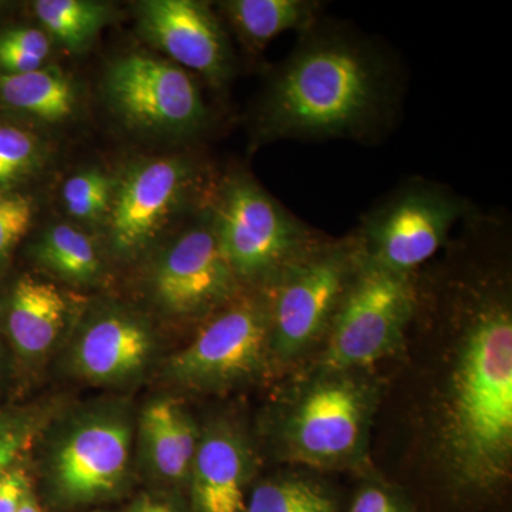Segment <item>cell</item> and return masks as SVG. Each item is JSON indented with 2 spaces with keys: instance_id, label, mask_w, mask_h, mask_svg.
Instances as JSON below:
<instances>
[{
  "instance_id": "1",
  "label": "cell",
  "mask_w": 512,
  "mask_h": 512,
  "mask_svg": "<svg viewBox=\"0 0 512 512\" xmlns=\"http://www.w3.org/2000/svg\"><path fill=\"white\" fill-rule=\"evenodd\" d=\"M402 86L382 43L318 20L269 74L252 116L255 144L376 140L392 130Z\"/></svg>"
},
{
  "instance_id": "2",
  "label": "cell",
  "mask_w": 512,
  "mask_h": 512,
  "mask_svg": "<svg viewBox=\"0 0 512 512\" xmlns=\"http://www.w3.org/2000/svg\"><path fill=\"white\" fill-rule=\"evenodd\" d=\"M464 309L463 342L447 414L450 460L461 480L500 483L512 454V316L503 289L480 288Z\"/></svg>"
},
{
  "instance_id": "3",
  "label": "cell",
  "mask_w": 512,
  "mask_h": 512,
  "mask_svg": "<svg viewBox=\"0 0 512 512\" xmlns=\"http://www.w3.org/2000/svg\"><path fill=\"white\" fill-rule=\"evenodd\" d=\"M210 210L222 252L239 284L248 288L271 285L325 239L244 170L231 171L215 184Z\"/></svg>"
},
{
  "instance_id": "4",
  "label": "cell",
  "mask_w": 512,
  "mask_h": 512,
  "mask_svg": "<svg viewBox=\"0 0 512 512\" xmlns=\"http://www.w3.org/2000/svg\"><path fill=\"white\" fill-rule=\"evenodd\" d=\"M133 414L127 404H93L53 430L43 461L47 485L59 503L109 500L126 487L133 466Z\"/></svg>"
},
{
  "instance_id": "5",
  "label": "cell",
  "mask_w": 512,
  "mask_h": 512,
  "mask_svg": "<svg viewBox=\"0 0 512 512\" xmlns=\"http://www.w3.org/2000/svg\"><path fill=\"white\" fill-rule=\"evenodd\" d=\"M473 210L450 188L413 178L363 215L355 237L369 261L396 274L414 276L446 247L453 229Z\"/></svg>"
},
{
  "instance_id": "6",
  "label": "cell",
  "mask_w": 512,
  "mask_h": 512,
  "mask_svg": "<svg viewBox=\"0 0 512 512\" xmlns=\"http://www.w3.org/2000/svg\"><path fill=\"white\" fill-rule=\"evenodd\" d=\"M414 276L400 275L363 256L330 320L322 365L349 373L392 355L416 313Z\"/></svg>"
},
{
  "instance_id": "7",
  "label": "cell",
  "mask_w": 512,
  "mask_h": 512,
  "mask_svg": "<svg viewBox=\"0 0 512 512\" xmlns=\"http://www.w3.org/2000/svg\"><path fill=\"white\" fill-rule=\"evenodd\" d=\"M363 252L355 234L323 239L286 266L271 285V349L293 357L326 333L359 269Z\"/></svg>"
},
{
  "instance_id": "8",
  "label": "cell",
  "mask_w": 512,
  "mask_h": 512,
  "mask_svg": "<svg viewBox=\"0 0 512 512\" xmlns=\"http://www.w3.org/2000/svg\"><path fill=\"white\" fill-rule=\"evenodd\" d=\"M269 349L271 296L268 288H251L210 316L190 345L168 359L164 376L184 389H228L258 375Z\"/></svg>"
},
{
  "instance_id": "9",
  "label": "cell",
  "mask_w": 512,
  "mask_h": 512,
  "mask_svg": "<svg viewBox=\"0 0 512 512\" xmlns=\"http://www.w3.org/2000/svg\"><path fill=\"white\" fill-rule=\"evenodd\" d=\"M241 289L215 234L210 205L157 249L144 275L151 308L170 322L210 318Z\"/></svg>"
},
{
  "instance_id": "10",
  "label": "cell",
  "mask_w": 512,
  "mask_h": 512,
  "mask_svg": "<svg viewBox=\"0 0 512 512\" xmlns=\"http://www.w3.org/2000/svg\"><path fill=\"white\" fill-rule=\"evenodd\" d=\"M214 188L207 184L202 165L190 157L148 158L131 165L116 180L104 224L111 254L120 259L140 256L185 208L207 207Z\"/></svg>"
},
{
  "instance_id": "11",
  "label": "cell",
  "mask_w": 512,
  "mask_h": 512,
  "mask_svg": "<svg viewBox=\"0 0 512 512\" xmlns=\"http://www.w3.org/2000/svg\"><path fill=\"white\" fill-rule=\"evenodd\" d=\"M104 99L123 124L138 133L191 138L210 124V110L190 73L168 59L130 53L110 64Z\"/></svg>"
},
{
  "instance_id": "12",
  "label": "cell",
  "mask_w": 512,
  "mask_h": 512,
  "mask_svg": "<svg viewBox=\"0 0 512 512\" xmlns=\"http://www.w3.org/2000/svg\"><path fill=\"white\" fill-rule=\"evenodd\" d=\"M373 393L348 373H328L293 406L284 426L289 456L315 467H336L359 456L366 441Z\"/></svg>"
},
{
  "instance_id": "13",
  "label": "cell",
  "mask_w": 512,
  "mask_h": 512,
  "mask_svg": "<svg viewBox=\"0 0 512 512\" xmlns=\"http://www.w3.org/2000/svg\"><path fill=\"white\" fill-rule=\"evenodd\" d=\"M157 352L150 320L119 302L84 312L67 348L70 372L94 386H126L147 372Z\"/></svg>"
},
{
  "instance_id": "14",
  "label": "cell",
  "mask_w": 512,
  "mask_h": 512,
  "mask_svg": "<svg viewBox=\"0 0 512 512\" xmlns=\"http://www.w3.org/2000/svg\"><path fill=\"white\" fill-rule=\"evenodd\" d=\"M137 30L168 60L197 73L214 89H225L237 62L227 30L211 6L198 0L136 3Z\"/></svg>"
},
{
  "instance_id": "15",
  "label": "cell",
  "mask_w": 512,
  "mask_h": 512,
  "mask_svg": "<svg viewBox=\"0 0 512 512\" xmlns=\"http://www.w3.org/2000/svg\"><path fill=\"white\" fill-rule=\"evenodd\" d=\"M251 471V448L237 427L228 421L205 427L188 478L195 510L245 512Z\"/></svg>"
},
{
  "instance_id": "16",
  "label": "cell",
  "mask_w": 512,
  "mask_h": 512,
  "mask_svg": "<svg viewBox=\"0 0 512 512\" xmlns=\"http://www.w3.org/2000/svg\"><path fill=\"white\" fill-rule=\"evenodd\" d=\"M5 335L16 355L37 363L56 348L69 322V302L57 286L23 275L2 301Z\"/></svg>"
},
{
  "instance_id": "17",
  "label": "cell",
  "mask_w": 512,
  "mask_h": 512,
  "mask_svg": "<svg viewBox=\"0 0 512 512\" xmlns=\"http://www.w3.org/2000/svg\"><path fill=\"white\" fill-rule=\"evenodd\" d=\"M138 440L144 466L158 480L183 483L200 441V429L187 409L173 397L151 400L138 419Z\"/></svg>"
},
{
  "instance_id": "18",
  "label": "cell",
  "mask_w": 512,
  "mask_h": 512,
  "mask_svg": "<svg viewBox=\"0 0 512 512\" xmlns=\"http://www.w3.org/2000/svg\"><path fill=\"white\" fill-rule=\"evenodd\" d=\"M232 33L251 53L264 50L275 37L312 28L322 3L313 0H227L218 3Z\"/></svg>"
},
{
  "instance_id": "19",
  "label": "cell",
  "mask_w": 512,
  "mask_h": 512,
  "mask_svg": "<svg viewBox=\"0 0 512 512\" xmlns=\"http://www.w3.org/2000/svg\"><path fill=\"white\" fill-rule=\"evenodd\" d=\"M79 106L76 84L56 67L35 72L0 74V107L39 123L72 119Z\"/></svg>"
},
{
  "instance_id": "20",
  "label": "cell",
  "mask_w": 512,
  "mask_h": 512,
  "mask_svg": "<svg viewBox=\"0 0 512 512\" xmlns=\"http://www.w3.org/2000/svg\"><path fill=\"white\" fill-rule=\"evenodd\" d=\"M32 258L47 274L73 286L96 285L104 271L96 242L69 224L47 227L32 245Z\"/></svg>"
},
{
  "instance_id": "21",
  "label": "cell",
  "mask_w": 512,
  "mask_h": 512,
  "mask_svg": "<svg viewBox=\"0 0 512 512\" xmlns=\"http://www.w3.org/2000/svg\"><path fill=\"white\" fill-rule=\"evenodd\" d=\"M33 13L52 42L70 53H83L110 22V5L93 0H37Z\"/></svg>"
},
{
  "instance_id": "22",
  "label": "cell",
  "mask_w": 512,
  "mask_h": 512,
  "mask_svg": "<svg viewBox=\"0 0 512 512\" xmlns=\"http://www.w3.org/2000/svg\"><path fill=\"white\" fill-rule=\"evenodd\" d=\"M245 512H338V505L318 484L282 477L256 485Z\"/></svg>"
},
{
  "instance_id": "23",
  "label": "cell",
  "mask_w": 512,
  "mask_h": 512,
  "mask_svg": "<svg viewBox=\"0 0 512 512\" xmlns=\"http://www.w3.org/2000/svg\"><path fill=\"white\" fill-rule=\"evenodd\" d=\"M49 160L47 144L28 128L0 124V191L32 180Z\"/></svg>"
},
{
  "instance_id": "24",
  "label": "cell",
  "mask_w": 512,
  "mask_h": 512,
  "mask_svg": "<svg viewBox=\"0 0 512 512\" xmlns=\"http://www.w3.org/2000/svg\"><path fill=\"white\" fill-rule=\"evenodd\" d=\"M116 180L99 168H89L67 178L62 202L67 215L83 224H106Z\"/></svg>"
},
{
  "instance_id": "25",
  "label": "cell",
  "mask_w": 512,
  "mask_h": 512,
  "mask_svg": "<svg viewBox=\"0 0 512 512\" xmlns=\"http://www.w3.org/2000/svg\"><path fill=\"white\" fill-rule=\"evenodd\" d=\"M35 205L18 190L0 191V271L32 228Z\"/></svg>"
},
{
  "instance_id": "26",
  "label": "cell",
  "mask_w": 512,
  "mask_h": 512,
  "mask_svg": "<svg viewBox=\"0 0 512 512\" xmlns=\"http://www.w3.org/2000/svg\"><path fill=\"white\" fill-rule=\"evenodd\" d=\"M42 426V414L30 410L0 412V474L28 451Z\"/></svg>"
},
{
  "instance_id": "27",
  "label": "cell",
  "mask_w": 512,
  "mask_h": 512,
  "mask_svg": "<svg viewBox=\"0 0 512 512\" xmlns=\"http://www.w3.org/2000/svg\"><path fill=\"white\" fill-rule=\"evenodd\" d=\"M350 512H406L399 498L379 485H366L353 500Z\"/></svg>"
},
{
  "instance_id": "28",
  "label": "cell",
  "mask_w": 512,
  "mask_h": 512,
  "mask_svg": "<svg viewBox=\"0 0 512 512\" xmlns=\"http://www.w3.org/2000/svg\"><path fill=\"white\" fill-rule=\"evenodd\" d=\"M29 491L28 477L20 468L12 467L0 474V512H18Z\"/></svg>"
},
{
  "instance_id": "29",
  "label": "cell",
  "mask_w": 512,
  "mask_h": 512,
  "mask_svg": "<svg viewBox=\"0 0 512 512\" xmlns=\"http://www.w3.org/2000/svg\"><path fill=\"white\" fill-rule=\"evenodd\" d=\"M128 512H181L170 501L163 498L154 497V495H141Z\"/></svg>"
},
{
  "instance_id": "30",
  "label": "cell",
  "mask_w": 512,
  "mask_h": 512,
  "mask_svg": "<svg viewBox=\"0 0 512 512\" xmlns=\"http://www.w3.org/2000/svg\"><path fill=\"white\" fill-rule=\"evenodd\" d=\"M18 512H42L40 510L39 504H37L35 495H33L32 490L26 494L25 500L20 504Z\"/></svg>"
},
{
  "instance_id": "31",
  "label": "cell",
  "mask_w": 512,
  "mask_h": 512,
  "mask_svg": "<svg viewBox=\"0 0 512 512\" xmlns=\"http://www.w3.org/2000/svg\"><path fill=\"white\" fill-rule=\"evenodd\" d=\"M3 8H5V3L0 2V10H2Z\"/></svg>"
},
{
  "instance_id": "32",
  "label": "cell",
  "mask_w": 512,
  "mask_h": 512,
  "mask_svg": "<svg viewBox=\"0 0 512 512\" xmlns=\"http://www.w3.org/2000/svg\"><path fill=\"white\" fill-rule=\"evenodd\" d=\"M0 366H2V352H0Z\"/></svg>"
}]
</instances>
